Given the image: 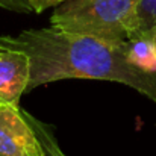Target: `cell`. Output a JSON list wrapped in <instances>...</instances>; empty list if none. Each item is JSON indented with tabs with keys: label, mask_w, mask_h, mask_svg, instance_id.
<instances>
[{
	"label": "cell",
	"mask_w": 156,
	"mask_h": 156,
	"mask_svg": "<svg viewBox=\"0 0 156 156\" xmlns=\"http://www.w3.org/2000/svg\"><path fill=\"white\" fill-rule=\"evenodd\" d=\"M126 41L68 34L53 26L0 37V49L26 53L30 59L27 91L62 79H94L127 85L156 102V74L144 73L127 61Z\"/></svg>",
	"instance_id": "1"
},
{
	"label": "cell",
	"mask_w": 156,
	"mask_h": 156,
	"mask_svg": "<svg viewBox=\"0 0 156 156\" xmlns=\"http://www.w3.org/2000/svg\"><path fill=\"white\" fill-rule=\"evenodd\" d=\"M140 0H65L52 14L55 29L111 41L129 40Z\"/></svg>",
	"instance_id": "2"
},
{
	"label": "cell",
	"mask_w": 156,
	"mask_h": 156,
	"mask_svg": "<svg viewBox=\"0 0 156 156\" xmlns=\"http://www.w3.org/2000/svg\"><path fill=\"white\" fill-rule=\"evenodd\" d=\"M0 156H46L21 108L0 105Z\"/></svg>",
	"instance_id": "3"
},
{
	"label": "cell",
	"mask_w": 156,
	"mask_h": 156,
	"mask_svg": "<svg viewBox=\"0 0 156 156\" xmlns=\"http://www.w3.org/2000/svg\"><path fill=\"white\" fill-rule=\"evenodd\" d=\"M30 80V59L26 53L0 49V105L20 108Z\"/></svg>",
	"instance_id": "4"
},
{
	"label": "cell",
	"mask_w": 156,
	"mask_h": 156,
	"mask_svg": "<svg viewBox=\"0 0 156 156\" xmlns=\"http://www.w3.org/2000/svg\"><path fill=\"white\" fill-rule=\"evenodd\" d=\"M156 40V0H140L129 30V40Z\"/></svg>",
	"instance_id": "5"
},
{
	"label": "cell",
	"mask_w": 156,
	"mask_h": 156,
	"mask_svg": "<svg viewBox=\"0 0 156 156\" xmlns=\"http://www.w3.org/2000/svg\"><path fill=\"white\" fill-rule=\"evenodd\" d=\"M127 61L135 68L156 74V46L155 40L149 38H136L129 40L127 44Z\"/></svg>",
	"instance_id": "6"
},
{
	"label": "cell",
	"mask_w": 156,
	"mask_h": 156,
	"mask_svg": "<svg viewBox=\"0 0 156 156\" xmlns=\"http://www.w3.org/2000/svg\"><path fill=\"white\" fill-rule=\"evenodd\" d=\"M23 114H24V117L27 118V121L30 123L32 129L35 130V133H37L40 143L43 144L46 156H67L62 152V149L59 147V144H58V141H56V136H55V132H53V129L49 124H46V123H43L41 120L35 118L32 114H29V112L24 111V109H23Z\"/></svg>",
	"instance_id": "7"
},
{
	"label": "cell",
	"mask_w": 156,
	"mask_h": 156,
	"mask_svg": "<svg viewBox=\"0 0 156 156\" xmlns=\"http://www.w3.org/2000/svg\"><path fill=\"white\" fill-rule=\"evenodd\" d=\"M0 8L15 12H30L32 8L27 0H0Z\"/></svg>",
	"instance_id": "8"
},
{
	"label": "cell",
	"mask_w": 156,
	"mask_h": 156,
	"mask_svg": "<svg viewBox=\"0 0 156 156\" xmlns=\"http://www.w3.org/2000/svg\"><path fill=\"white\" fill-rule=\"evenodd\" d=\"M27 2H29L32 11H35V12H43V11H46V9H49V8L59 6V5H61L62 2H65V0H27Z\"/></svg>",
	"instance_id": "9"
},
{
	"label": "cell",
	"mask_w": 156,
	"mask_h": 156,
	"mask_svg": "<svg viewBox=\"0 0 156 156\" xmlns=\"http://www.w3.org/2000/svg\"><path fill=\"white\" fill-rule=\"evenodd\" d=\"M155 46H156V40H155Z\"/></svg>",
	"instance_id": "10"
}]
</instances>
